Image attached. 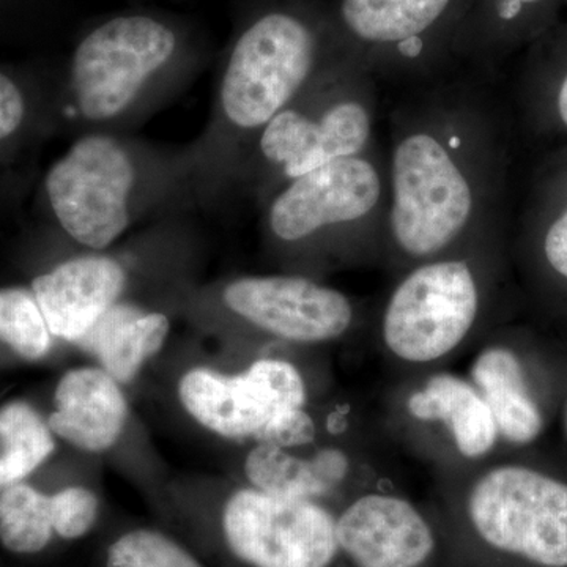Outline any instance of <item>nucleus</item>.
<instances>
[{"instance_id": "obj_1", "label": "nucleus", "mask_w": 567, "mask_h": 567, "mask_svg": "<svg viewBox=\"0 0 567 567\" xmlns=\"http://www.w3.org/2000/svg\"><path fill=\"white\" fill-rule=\"evenodd\" d=\"M492 126L464 107L434 106L401 126L391 148L382 260L413 265L496 237L488 224L499 182Z\"/></svg>"}, {"instance_id": "obj_2", "label": "nucleus", "mask_w": 567, "mask_h": 567, "mask_svg": "<svg viewBox=\"0 0 567 567\" xmlns=\"http://www.w3.org/2000/svg\"><path fill=\"white\" fill-rule=\"evenodd\" d=\"M346 52L330 0H246L212 121L192 151L197 199L240 178L257 136Z\"/></svg>"}, {"instance_id": "obj_3", "label": "nucleus", "mask_w": 567, "mask_h": 567, "mask_svg": "<svg viewBox=\"0 0 567 567\" xmlns=\"http://www.w3.org/2000/svg\"><path fill=\"white\" fill-rule=\"evenodd\" d=\"M425 506L446 567H567V477L495 456L434 475Z\"/></svg>"}, {"instance_id": "obj_4", "label": "nucleus", "mask_w": 567, "mask_h": 567, "mask_svg": "<svg viewBox=\"0 0 567 567\" xmlns=\"http://www.w3.org/2000/svg\"><path fill=\"white\" fill-rule=\"evenodd\" d=\"M505 265L492 237L398 275L374 324L377 350L395 377L450 368L494 330Z\"/></svg>"}, {"instance_id": "obj_5", "label": "nucleus", "mask_w": 567, "mask_h": 567, "mask_svg": "<svg viewBox=\"0 0 567 567\" xmlns=\"http://www.w3.org/2000/svg\"><path fill=\"white\" fill-rule=\"evenodd\" d=\"M63 233L104 251L142 215L197 199L192 151H163L121 132L93 130L70 145L44 178Z\"/></svg>"}, {"instance_id": "obj_6", "label": "nucleus", "mask_w": 567, "mask_h": 567, "mask_svg": "<svg viewBox=\"0 0 567 567\" xmlns=\"http://www.w3.org/2000/svg\"><path fill=\"white\" fill-rule=\"evenodd\" d=\"M199 37L163 11L111 14L89 25L71 54L69 96L87 132H121L185 80Z\"/></svg>"}, {"instance_id": "obj_7", "label": "nucleus", "mask_w": 567, "mask_h": 567, "mask_svg": "<svg viewBox=\"0 0 567 567\" xmlns=\"http://www.w3.org/2000/svg\"><path fill=\"white\" fill-rule=\"evenodd\" d=\"M386 177L369 153L336 159L270 194L265 230L287 251L312 249L328 262L382 259Z\"/></svg>"}, {"instance_id": "obj_8", "label": "nucleus", "mask_w": 567, "mask_h": 567, "mask_svg": "<svg viewBox=\"0 0 567 567\" xmlns=\"http://www.w3.org/2000/svg\"><path fill=\"white\" fill-rule=\"evenodd\" d=\"M371 71L349 52L338 59L257 136L241 175L275 193L284 183L369 153L374 132Z\"/></svg>"}, {"instance_id": "obj_9", "label": "nucleus", "mask_w": 567, "mask_h": 567, "mask_svg": "<svg viewBox=\"0 0 567 567\" xmlns=\"http://www.w3.org/2000/svg\"><path fill=\"white\" fill-rule=\"evenodd\" d=\"M379 427L432 475L481 464L503 451L483 395L466 374L450 368L395 377L383 398Z\"/></svg>"}, {"instance_id": "obj_10", "label": "nucleus", "mask_w": 567, "mask_h": 567, "mask_svg": "<svg viewBox=\"0 0 567 567\" xmlns=\"http://www.w3.org/2000/svg\"><path fill=\"white\" fill-rule=\"evenodd\" d=\"M186 412L213 434L274 443L309 410L303 372L281 357L257 358L245 371L224 375L192 369L178 385Z\"/></svg>"}, {"instance_id": "obj_11", "label": "nucleus", "mask_w": 567, "mask_h": 567, "mask_svg": "<svg viewBox=\"0 0 567 567\" xmlns=\"http://www.w3.org/2000/svg\"><path fill=\"white\" fill-rule=\"evenodd\" d=\"M475 0H330L336 32L369 71L429 69L456 52Z\"/></svg>"}, {"instance_id": "obj_12", "label": "nucleus", "mask_w": 567, "mask_h": 567, "mask_svg": "<svg viewBox=\"0 0 567 567\" xmlns=\"http://www.w3.org/2000/svg\"><path fill=\"white\" fill-rule=\"evenodd\" d=\"M327 429L301 446L254 443L244 462L248 486L339 509L361 492L391 484L374 435L364 424L330 432L320 442Z\"/></svg>"}, {"instance_id": "obj_13", "label": "nucleus", "mask_w": 567, "mask_h": 567, "mask_svg": "<svg viewBox=\"0 0 567 567\" xmlns=\"http://www.w3.org/2000/svg\"><path fill=\"white\" fill-rule=\"evenodd\" d=\"M468 377L498 427L503 450H527L546 434L567 382L527 331L496 324L472 350Z\"/></svg>"}, {"instance_id": "obj_14", "label": "nucleus", "mask_w": 567, "mask_h": 567, "mask_svg": "<svg viewBox=\"0 0 567 567\" xmlns=\"http://www.w3.org/2000/svg\"><path fill=\"white\" fill-rule=\"evenodd\" d=\"M221 528L245 567H347L336 509L322 503L237 488L224 503Z\"/></svg>"}, {"instance_id": "obj_15", "label": "nucleus", "mask_w": 567, "mask_h": 567, "mask_svg": "<svg viewBox=\"0 0 567 567\" xmlns=\"http://www.w3.org/2000/svg\"><path fill=\"white\" fill-rule=\"evenodd\" d=\"M221 301L246 327L286 344H341L364 323L354 298L306 275L241 276L223 287Z\"/></svg>"}, {"instance_id": "obj_16", "label": "nucleus", "mask_w": 567, "mask_h": 567, "mask_svg": "<svg viewBox=\"0 0 567 567\" xmlns=\"http://www.w3.org/2000/svg\"><path fill=\"white\" fill-rule=\"evenodd\" d=\"M336 529L347 567H446L431 511L393 484L336 509Z\"/></svg>"}, {"instance_id": "obj_17", "label": "nucleus", "mask_w": 567, "mask_h": 567, "mask_svg": "<svg viewBox=\"0 0 567 567\" xmlns=\"http://www.w3.org/2000/svg\"><path fill=\"white\" fill-rule=\"evenodd\" d=\"M128 270L117 257L92 251L33 279L32 292L55 338L78 342L121 301Z\"/></svg>"}, {"instance_id": "obj_18", "label": "nucleus", "mask_w": 567, "mask_h": 567, "mask_svg": "<svg viewBox=\"0 0 567 567\" xmlns=\"http://www.w3.org/2000/svg\"><path fill=\"white\" fill-rule=\"evenodd\" d=\"M518 256L539 303L567 316V147L537 183Z\"/></svg>"}, {"instance_id": "obj_19", "label": "nucleus", "mask_w": 567, "mask_h": 567, "mask_svg": "<svg viewBox=\"0 0 567 567\" xmlns=\"http://www.w3.org/2000/svg\"><path fill=\"white\" fill-rule=\"evenodd\" d=\"M52 434L87 453H103L121 439L128 404L118 382L103 368L66 372L55 388Z\"/></svg>"}, {"instance_id": "obj_20", "label": "nucleus", "mask_w": 567, "mask_h": 567, "mask_svg": "<svg viewBox=\"0 0 567 567\" xmlns=\"http://www.w3.org/2000/svg\"><path fill=\"white\" fill-rule=\"evenodd\" d=\"M169 331V319L163 312L118 301L78 344L95 354L115 382L130 383L163 349Z\"/></svg>"}, {"instance_id": "obj_21", "label": "nucleus", "mask_w": 567, "mask_h": 567, "mask_svg": "<svg viewBox=\"0 0 567 567\" xmlns=\"http://www.w3.org/2000/svg\"><path fill=\"white\" fill-rule=\"evenodd\" d=\"M550 0H475L462 25L456 54L492 59L527 32Z\"/></svg>"}, {"instance_id": "obj_22", "label": "nucleus", "mask_w": 567, "mask_h": 567, "mask_svg": "<svg viewBox=\"0 0 567 567\" xmlns=\"http://www.w3.org/2000/svg\"><path fill=\"white\" fill-rule=\"evenodd\" d=\"M0 491L21 483L54 453L52 431L24 402L0 409Z\"/></svg>"}, {"instance_id": "obj_23", "label": "nucleus", "mask_w": 567, "mask_h": 567, "mask_svg": "<svg viewBox=\"0 0 567 567\" xmlns=\"http://www.w3.org/2000/svg\"><path fill=\"white\" fill-rule=\"evenodd\" d=\"M51 496L28 484L0 491V540L13 554H39L51 543Z\"/></svg>"}, {"instance_id": "obj_24", "label": "nucleus", "mask_w": 567, "mask_h": 567, "mask_svg": "<svg viewBox=\"0 0 567 567\" xmlns=\"http://www.w3.org/2000/svg\"><path fill=\"white\" fill-rule=\"evenodd\" d=\"M0 342L29 361L50 352L52 334L32 290L0 289Z\"/></svg>"}, {"instance_id": "obj_25", "label": "nucleus", "mask_w": 567, "mask_h": 567, "mask_svg": "<svg viewBox=\"0 0 567 567\" xmlns=\"http://www.w3.org/2000/svg\"><path fill=\"white\" fill-rule=\"evenodd\" d=\"M106 567H203L196 558L163 533L134 529L107 550Z\"/></svg>"}, {"instance_id": "obj_26", "label": "nucleus", "mask_w": 567, "mask_h": 567, "mask_svg": "<svg viewBox=\"0 0 567 567\" xmlns=\"http://www.w3.org/2000/svg\"><path fill=\"white\" fill-rule=\"evenodd\" d=\"M527 102L539 132L567 137V55L537 74Z\"/></svg>"}, {"instance_id": "obj_27", "label": "nucleus", "mask_w": 567, "mask_h": 567, "mask_svg": "<svg viewBox=\"0 0 567 567\" xmlns=\"http://www.w3.org/2000/svg\"><path fill=\"white\" fill-rule=\"evenodd\" d=\"M99 498L85 487H66L51 496L52 528L63 539L87 535L99 518Z\"/></svg>"}, {"instance_id": "obj_28", "label": "nucleus", "mask_w": 567, "mask_h": 567, "mask_svg": "<svg viewBox=\"0 0 567 567\" xmlns=\"http://www.w3.org/2000/svg\"><path fill=\"white\" fill-rule=\"evenodd\" d=\"M28 117L24 91L9 74L0 71V142L21 132Z\"/></svg>"}, {"instance_id": "obj_29", "label": "nucleus", "mask_w": 567, "mask_h": 567, "mask_svg": "<svg viewBox=\"0 0 567 567\" xmlns=\"http://www.w3.org/2000/svg\"><path fill=\"white\" fill-rule=\"evenodd\" d=\"M563 413H565V427H566V434H567V385L565 391V398H563Z\"/></svg>"}]
</instances>
